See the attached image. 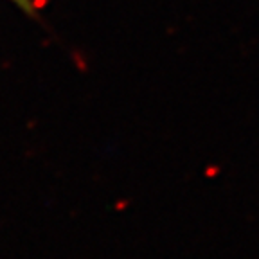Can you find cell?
I'll return each mask as SVG.
<instances>
[{"label": "cell", "instance_id": "obj_1", "mask_svg": "<svg viewBox=\"0 0 259 259\" xmlns=\"http://www.w3.org/2000/svg\"><path fill=\"white\" fill-rule=\"evenodd\" d=\"M18 6H22V8H25V9H29L31 8V2L29 0H15Z\"/></svg>", "mask_w": 259, "mask_h": 259}]
</instances>
